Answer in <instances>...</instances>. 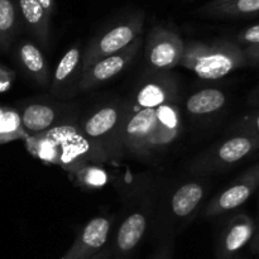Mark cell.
Returning <instances> with one entry per match:
<instances>
[{
	"label": "cell",
	"instance_id": "cell-1",
	"mask_svg": "<svg viewBox=\"0 0 259 259\" xmlns=\"http://www.w3.org/2000/svg\"><path fill=\"white\" fill-rule=\"evenodd\" d=\"M180 66L202 80H220L239 68L247 67L248 62L243 47L232 39L190 40L185 43Z\"/></svg>",
	"mask_w": 259,
	"mask_h": 259
},
{
	"label": "cell",
	"instance_id": "cell-2",
	"mask_svg": "<svg viewBox=\"0 0 259 259\" xmlns=\"http://www.w3.org/2000/svg\"><path fill=\"white\" fill-rule=\"evenodd\" d=\"M259 153V139L243 134H230L190 162L189 171L195 177L223 174Z\"/></svg>",
	"mask_w": 259,
	"mask_h": 259
},
{
	"label": "cell",
	"instance_id": "cell-3",
	"mask_svg": "<svg viewBox=\"0 0 259 259\" xmlns=\"http://www.w3.org/2000/svg\"><path fill=\"white\" fill-rule=\"evenodd\" d=\"M134 201L129 204V212L121 220L119 229L114 239L113 248H110L111 258L129 259L136 252L137 248L143 240L153 214V190L151 185L144 186L139 192V187L136 190Z\"/></svg>",
	"mask_w": 259,
	"mask_h": 259
},
{
	"label": "cell",
	"instance_id": "cell-4",
	"mask_svg": "<svg viewBox=\"0 0 259 259\" xmlns=\"http://www.w3.org/2000/svg\"><path fill=\"white\" fill-rule=\"evenodd\" d=\"M209 186L207 177H196L181 182L172 190L163 209L164 234L162 238L174 237L175 233L196 217L206 199Z\"/></svg>",
	"mask_w": 259,
	"mask_h": 259
},
{
	"label": "cell",
	"instance_id": "cell-5",
	"mask_svg": "<svg viewBox=\"0 0 259 259\" xmlns=\"http://www.w3.org/2000/svg\"><path fill=\"white\" fill-rule=\"evenodd\" d=\"M126 110V100L110 101L91 111L81 124V131L89 141L99 147L106 156H121L119 134Z\"/></svg>",
	"mask_w": 259,
	"mask_h": 259
},
{
	"label": "cell",
	"instance_id": "cell-6",
	"mask_svg": "<svg viewBox=\"0 0 259 259\" xmlns=\"http://www.w3.org/2000/svg\"><path fill=\"white\" fill-rule=\"evenodd\" d=\"M144 28V14L132 13L114 24L109 25L95 35L83 50L82 68L100 58L115 55L142 37Z\"/></svg>",
	"mask_w": 259,
	"mask_h": 259
},
{
	"label": "cell",
	"instance_id": "cell-7",
	"mask_svg": "<svg viewBox=\"0 0 259 259\" xmlns=\"http://www.w3.org/2000/svg\"><path fill=\"white\" fill-rule=\"evenodd\" d=\"M185 42L180 33L169 25H154L147 35L144 57L154 72H168L180 66Z\"/></svg>",
	"mask_w": 259,
	"mask_h": 259
},
{
	"label": "cell",
	"instance_id": "cell-8",
	"mask_svg": "<svg viewBox=\"0 0 259 259\" xmlns=\"http://www.w3.org/2000/svg\"><path fill=\"white\" fill-rule=\"evenodd\" d=\"M182 128H184V123H182V114L179 100L159 106L157 109L156 120H154L153 128L149 134L141 159L149 162L157 158L163 152L168 151L179 141Z\"/></svg>",
	"mask_w": 259,
	"mask_h": 259
},
{
	"label": "cell",
	"instance_id": "cell-9",
	"mask_svg": "<svg viewBox=\"0 0 259 259\" xmlns=\"http://www.w3.org/2000/svg\"><path fill=\"white\" fill-rule=\"evenodd\" d=\"M259 190V162L245 169L224 190L215 195L204 207V217L218 218L233 211L248 201Z\"/></svg>",
	"mask_w": 259,
	"mask_h": 259
},
{
	"label": "cell",
	"instance_id": "cell-10",
	"mask_svg": "<svg viewBox=\"0 0 259 259\" xmlns=\"http://www.w3.org/2000/svg\"><path fill=\"white\" fill-rule=\"evenodd\" d=\"M179 82L168 72H156L139 82L132 94L131 100H126L129 111L143 109H157L167 103L179 100Z\"/></svg>",
	"mask_w": 259,
	"mask_h": 259
},
{
	"label": "cell",
	"instance_id": "cell-11",
	"mask_svg": "<svg viewBox=\"0 0 259 259\" xmlns=\"http://www.w3.org/2000/svg\"><path fill=\"white\" fill-rule=\"evenodd\" d=\"M142 46H143V38L139 37L120 52L100 58L91 65L83 67L78 91L93 90L96 86L103 85L120 75L133 62Z\"/></svg>",
	"mask_w": 259,
	"mask_h": 259
},
{
	"label": "cell",
	"instance_id": "cell-12",
	"mask_svg": "<svg viewBox=\"0 0 259 259\" xmlns=\"http://www.w3.org/2000/svg\"><path fill=\"white\" fill-rule=\"evenodd\" d=\"M113 222L111 215H99L89 220L61 259H89L105 249Z\"/></svg>",
	"mask_w": 259,
	"mask_h": 259
},
{
	"label": "cell",
	"instance_id": "cell-13",
	"mask_svg": "<svg viewBox=\"0 0 259 259\" xmlns=\"http://www.w3.org/2000/svg\"><path fill=\"white\" fill-rule=\"evenodd\" d=\"M257 223L252 217L239 212L230 218L220 232L215 248L217 259H234L238 253L252 242Z\"/></svg>",
	"mask_w": 259,
	"mask_h": 259
},
{
	"label": "cell",
	"instance_id": "cell-14",
	"mask_svg": "<svg viewBox=\"0 0 259 259\" xmlns=\"http://www.w3.org/2000/svg\"><path fill=\"white\" fill-rule=\"evenodd\" d=\"M82 55L83 50L78 42L66 51L51 77V95L62 99L71 98L77 93L82 76Z\"/></svg>",
	"mask_w": 259,
	"mask_h": 259
},
{
	"label": "cell",
	"instance_id": "cell-15",
	"mask_svg": "<svg viewBox=\"0 0 259 259\" xmlns=\"http://www.w3.org/2000/svg\"><path fill=\"white\" fill-rule=\"evenodd\" d=\"M23 128L28 137L38 136L50 131L53 126L63 123V115L67 111V106L53 101L35 100L28 101L19 109Z\"/></svg>",
	"mask_w": 259,
	"mask_h": 259
},
{
	"label": "cell",
	"instance_id": "cell-16",
	"mask_svg": "<svg viewBox=\"0 0 259 259\" xmlns=\"http://www.w3.org/2000/svg\"><path fill=\"white\" fill-rule=\"evenodd\" d=\"M17 61L25 73L40 88H50L51 72L42 50L32 40H22L15 50Z\"/></svg>",
	"mask_w": 259,
	"mask_h": 259
},
{
	"label": "cell",
	"instance_id": "cell-17",
	"mask_svg": "<svg viewBox=\"0 0 259 259\" xmlns=\"http://www.w3.org/2000/svg\"><path fill=\"white\" fill-rule=\"evenodd\" d=\"M228 96L222 89L206 88L191 94L187 98L186 110L197 119H209L218 115L225 109Z\"/></svg>",
	"mask_w": 259,
	"mask_h": 259
},
{
	"label": "cell",
	"instance_id": "cell-18",
	"mask_svg": "<svg viewBox=\"0 0 259 259\" xmlns=\"http://www.w3.org/2000/svg\"><path fill=\"white\" fill-rule=\"evenodd\" d=\"M199 15L214 19H239L259 15V0H210L197 9Z\"/></svg>",
	"mask_w": 259,
	"mask_h": 259
},
{
	"label": "cell",
	"instance_id": "cell-19",
	"mask_svg": "<svg viewBox=\"0 0 259 259\" xmlns=\"http://www.w3.org/2000/svg\"><path fill=\"white\" fill-rule=\"evenodd\" d=\"M24 146L28 153L45 164L58 166L61 158V142L56 126L38 136L27 137Z\"/></svg>",
	"mask_w": 259,
	"mask_h": 259
},
{
	"label": "cell",
	"instance_id": "cell-20",
	"mask_svg": "<svg viewBox=\"0 0 259 259\" xmlns=\"http://www.w3.org/2000/svg\"><path fill=\"white\" fill-rule=\"evenodd\" d=\"M20 17L24 20L28 30L33 37L38 40L42 47H48L50 45V19L38 0H18Z\"/></svg>",
	"mask_w": 259,
	"mask_h": 259
},
{
	"label": "cell",
	"instance_id": "cell-21",
	"mask_svg": "<svg viewBox=\"0 0 259 259\" xmlns=\"http://www.w3.org/2000/svg\"><path fill=\"white\" fill-rule=\"evenodd\" d=\"M18 0H0V48L9 50L20 27Z\"/></svg>",
	"mask_w": 259,
	"mask_h": 259
},
{
	"label": "cell",
	"instance_id": "cell-22",
	"mask_svg": "<svg viewBox=\"0 0 259 259\" xmlns=\"http://www.w3.org/2000/svg\"><path fill=\"white\" fill-rule=\"evenodd\" d=\"M71 181L85 191H99L108 186L110 175L100 163H89L68 174Z\"/></svg>",
	"mask_w": 259,
	"mask_h": 259
},
{
	"label": "cell",
	"instance_id": "cell-23",
	"mask_svg": "<svg viewBox=\"0 0 259 259\" xmlns=\"http://www.w3.org/2000/svg\"><path fill=\"white\" fill-rule=\"evenodd\" d=\"M27 137L18 109L0 105V144L24 141Z\"/></svg>",
	"mask_w": 259,
	"mask_h": 259
},
{
	"label": "cell",
	"instance_id": "cell-24",
	"mask_svg": "<svg viewBox=\"0 0 259 259\" xmlns=\"http://www.w3.org/2000/svg\"><path fill=\"white\" fill-rule=\"evenodd\" d=\"M229 134H243L259 139V108L240 116L229 128Z\"/></svg>",
	"mask_w": 259,
	"mask_h": 259
},
{
	"label": "cell",
	"instance_id": "cell-25",
	"mask_svg": "<svg viewBox=\"0 0 259 259\" xmlns=\"http://www.w3.org/2000/svg\"><path fill=\"white\" fill-rule=\"evenodd\" d=\"M237 45H239L240 47H248V46L258 45L259 43V23L258 24L250 25V27L244 28V29L240 30L239 33H237L234 39Z\"/></svg>",
	"mask_w": 259,
	"mask_h": 259
},
{
	"label": "cell",
	"instance_id": "cell-26",
	"mask_svg": "<svg viewBox=\"0 0 259 259\" xmlns=\"http://www.w3.org/2000/svg\"><path fill=\"white\" fill-rule=\"evenodd\" d=\"M175 254V238L166 237L159 240L156 250L152 254L151 259H174Z\"/></svg>",
	"mask_w": 259,
	"mask_h": 259
},
{
	"label": "cell",
	"instance_id": "cell-27",
	"mask_svg": "<svg viewBox=\"0 0 259 259\" xmlns=\"http://www.w3.org/2000/svg\"><path fill=\"white\" fill-rule=\"evenodd\" d=\"M15 80V72L12 68L0 63V94L10 90Z\"/></svg>",
	"mask_w": 259,
	"mask_h": 259
},
{
	"label": "cell",
	"instance_id": "cell-28",
	"mask_svg": "<svg viewBox=\"0 0 259 259\" xmlns=\"http://www.w3.org/2000/svg\"><path fill=\"white\" fill-rule=\"evenodd\" d=\"M243 51H244V55H245V58H247L248 66H254V67H259V43L258 45L243 47Z\"/></svg>",
	"mask_w": 259,
	"mask_h": 259
},
{
	"label": "cell",
	"instance_id": "cell-29",
	"mask_svg": "<svg viewBox=\"0 0 259 259\" xmlns=\"http://www.w3.org/2000/svg\"><path fill=\"white\" fill-rule=\"evenodd\" d=\"M248 104L253 108H259V83L250 91L249 96H248Z\"/></svg>",
	"mask_w": 259,
	"mask_h": 259
},
{
	"label": "cell",
	"instance_id": "cell-30",
	"mask_svg": "<svg viewBox=\"0 0 259 259\" xmlns=\"http://www.w3.org/2000/svg\"><path fill=\"white\" fill-rule=\"evenodd\" d=\"M38 3L42 5L43 9L47 12V14L50 15V17L53 14V13H55V9H56V2H55V0H38Z\"/></svg>",
	"mask_w": 259,
	"mask_h": 259
},
{
	"label": "cell",
	"instance_id": "cell-31",
	"mask_svg": "<svg viewBox=\"0 0 259 259\" xmlns=\"http://www.w3.org/2000/svg\"><path fill=\"white\" fill-rule=\"evenodd\" d=\"M250 244V250L255 254L259 255V225H257V230H255V234L253 237L252 242L249 243Z\"/></svg>",
	"mask_w": 259,
	"mask_h": 259
},
{
	"label": "cell",
	"instance_id": "cell-32",
	"mask_svg": "<svg viewBox=\"0 0 259 259\" xmlns=\"http://www.w3.org/2000/svg\"><path fill=\"white\" fill-rule=\"evenodd\" d=\"M110 258H111L110 249H109V248H105V249L101 250L100 253H98V254L94 255V257H91L89 259H110Z\"/></svg>",
	"mask_w": 259,
	"mask_h": 259
},
{
	"label": "cell",
	"instance_id": "cell-33",
	"mask_svg": "<svg viewBox=\"0 0 259 259\" xmlns=\"http://www.w3.org/2000/svg\"><path fill=\"white\" fill-rule=\"evenodd\" d=\"M214 2H217V3H222V2H227V0H214Z\"/></svg>",
	"mask_w": 259,
	"mask_h": 259
},
{
	"label": "cell",
	"instance_id": "cell-34",
	"mask_svg": "<svg viewBox=\"0 0 259 259\" xmlns=\"http://www.w3.org/2000/svg\"><path fill=\"white\" fill-rule=\"evenodd\" d=\"M186 2H189V3H191V2H194V0H186Z\"/></svg>",
	"mask_w": 259,
	"mask_h": 259
},
{
	"label": "cell",
	"instance_id": "cell-35",
	"mask_svg": "<svg viewBox=\"0 0 259 259\" xmlns=\"http://www.w3.org/2000/svg\"><path fill=\"white\" fill-rule=\"evenodd\" d=\"M234 259H240V258H238V257H237V258H234Z\"/></svg>",
	"mask_w": 259,
	"mask_h": 259
},
{
	"label": "cell",
	"instance_id": "cell-36",
	"mask_svg": "<svg viewBox=\"0 0 259 259\" xmlns=\"http://www.w3.org/2000/svg\"><path fill=\"white\" fill-rule=\"evenodd\" d=\"M257 225H259V224H257Z\"/></svg>",
	"mask_w": 259,
	"mask_h": 259
}]
</instances>
